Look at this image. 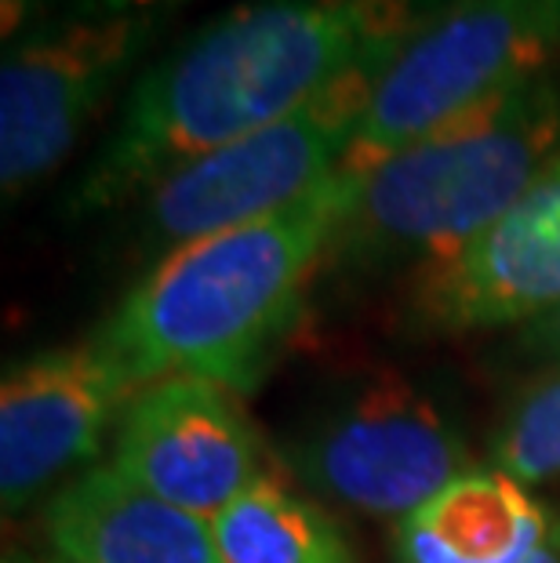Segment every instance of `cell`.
<instances>
[{"label": "cell", "instance_id": "1", "mask_svg": "<svg viewBox=\"0 0 560 563\" xmlns=\"http://www.w3.org/2000/svg\"><path fill=\"white\" fill-rule=\"evenodd\" d=\"M462 0H244L142 69L66 197L69 219L142 200L189 161L252 135L361 58L415 41Z\"/></svg>", "mask_w": 560, "mask_h": 563}, {"label": "cell", "instance_id": "2", "mask_svg": "<svg viewBox=\"0 0 560 563\" xmlns=\"http://www.w3.org/2000/svg\"><path fill=\"white\" fill-rule=\"evenodd\" d=\"M356 183L336 172L266 219L168 251L124 295L99 339L139 386L194 375L248 389L299 317L309 280L325 273Z\"/></svg>", "mask_w": 560, "mask_h": 563}, {"label": "cell", "instance_id": "3", "mask_svg": "<svg viewBox=\"0 0 560 563\" xmlns=\"http://www.w3.org/2000/svg\"><path fill=\"white\" fill-rule=\"evenodd\" d=\"M560 157V74L528 80L361 175L325 273L437 266L487 233Z\"/></svg>", "mask_w": 560, "mask_h": 563}, {"label": "cell", "instance_id": "4", "mask_svg": "<svg viewBox=\"0 0 560 563\" xmlns=\"http://www.w3.org/2000/svg\"><path fill=\"white\" fill-rule=\"evenodd\" d=\"M189 0H66L8 44L0 66V186L26 197L69 161Z\"/></svg>", "mask_w": 560, "mask_h": 563}, {"label": "cell", "instance_id": "5", "mask_svg": "<svg viewBox=\"0 0 560 563\" xmlns=\"http://www.w3.org/2000/svg\"><path fill=\"white\" fill-rule=\"evenodd\" d=\"M400 52L404 44H393L361 58L292 113L178 167L139 200V247L164 258L314 194L339 172L378 80Z\"/></svg>", "mask_w": 560, "mask_h": 563}, {"label": "cell", "instance_id": "6", "mask_svg": "<svg viewBox=\"0 0 560 563\" xmlns=\"http://www.w3.org/2000/svg\"><path fill=\"white\" fill-rule=\"evenodd\" d=\"M560 63V0H462L393 58L339 164L361 178Z\"/></svg>", "mask_w": 560, "mask_h": 563}, {"label": "cell", "instance_id": "7", "mask_svg": "<svg viewBox=\"0 0 560 563\" xmlns=\"http://www.w3.org/2000/svg\"><path fill=\"white\" fill-rule=\"evenodd\" d=\"M303 484L364 517L404 520L470 470L466 440L400 375L367 382L288 448Z\"/></svg>", "mask_w": 560, "mask_h": 563}, {"label": "cell", "instance_id": "8", "mask_svg": "<svg viewBox=\"0 0 560 563\" xmlns=\"http://www.w3.org/2000/svg\"><path fill=\"white\" fill-rule=\"evenodd\" d=\"M113 470L194 517L216 520L266 481V459L230 386L175 375L135 393L117 422Z\"/></svg>", "mask_w": 560, "mask_h": 563}, {"label": "cell", "instance_id": "9", "mask_svg": "<svg viewBox=\"0 0 560 563\" xmlns=\"http://www.w3.org/2000/svg\"><path fill=\"white\" fill-rule=\"evenodd\" d=\"M139 389L99 334L11 367L0 386V501L8 517L91 462Z\"/></svg>", "mask_w": 560, "mask_h": 563}, {"label": "cell", "instance_id": "10", "mask_svg": "<svg viewBox=\"0 0 560 563\" xmlns=\"http://www.w3.org/2000/svg\"><path fill=\"white\" fill-rule=\"evenodd\" d=\"M560 306V157L492 230L411 277L415 331L462 334L528 323Z\"/></svg>", "mask_w": 560, "mask_h": 563}, {"label": "cell", "instance_id": "11", "mask_svg": "<svg viewBox=\"0 0 560 563\" xmlns=\"http://www.w3.org/2000/svg\"><path fill=\"white\" fill-rule=\"evenodd\" d=\"M44 531L66 563H222L211 520L150 495L113 465L58 487Z\"/></svg>", "mask_w": 560, "mask_h": 563}, {"label": "cell", "instance_id": "12", "mask_svg": "<svg viewBox=\"0 0 560 563\" xmlns=\"http://www.w3.org/2000/svg\"><path fill=\"white\" fill-rule=\"evenodd\" d=\"M557 517L520 481L466 470L393 527L397 563H524L553 534Z\"/></svg>", "mask_w": 560, "mask_h": 563}, {"label": "cell", "instance_id": "13", "mask_svg": "<svg viewBox=\"0 0 560 563\" xmlns=\"http://www.w3.org/2000/svg\"><path fill=\"white\" fill-rule=\"evenodd\" d=\"M211 534L222 563H356L336 517L273 476L222 509Z\"/></svg>", "mask_w": 560, "mask_h": 563}, {"label": "cell", "instance_id": "14", "mask_svg": "<svg viewBox=\"0 0 560 563\" xmlns=\"http://www.w3.org/2000/svg\"><path fill=\"white\" fill-rule=\"evenodd\" d=\"M487 462L520 484L560 481V367L539 375L509 404L487 448Z\"/></svg>", "mask_w": 560, "mask_h": 563}, {"label": "cell", "instance_id": "15", "mask_svg": "<svg viewBox=\"0 0 560 563\" xmlns=\"http://www.w3.org/2000/svg\"><path fill=\"white\" fill-rule=\"evenodd\" d=\"M520 345L535 356V361H546L550 367H560V306L550 309L546 317H535V320L524 323Z\"/></svg>", "mask_w": 560, "mask_h": 563}, {"label": "cell", "instance_id": "16", "mask_svg": "<svg viewBox=\"0 0 560 563\" xmlns=\"http://www.w3.org/2000/svg\"><path fill=\"white\" fill-rule=\"evenodd\" d=\"M52 11V0H0V33L4 44L19 41L22 33L33 30Z\"/></svg>", "mask_w": 560, "mask_h": 563}, {"label": "cell", "instance_id": "17", "mask_svg": "<svg viewBox=\"0 0 560 563\" xmlns=\"http://www.w3.org/2000/svg\"><path fill=\"white\" fill-rule=\"evenodd\" d=\"M524 563H560V517H557L553 534L546 538V545H542L531 560H524Z\"/></svg>", "mask_w": 560, "mask_h": 563}, {"label": "cell", "instance_id": "18", "mask_svg": "<svg viewBox=\"0 0 560 563\" xmlns=\"http://www.w3.org/2000/svg\"><path fill=\"white\" fill-rule=\"evenodd\" d=\"M15 563H66L63 556H47V560H15Z\"/></svg>", "mask_w": 560, "mask_h": 563}]
</instances>
